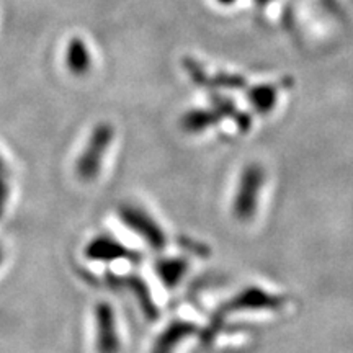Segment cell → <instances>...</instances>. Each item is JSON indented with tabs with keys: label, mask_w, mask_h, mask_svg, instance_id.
<instances>
[{
	"label": "cell",
	"mask_w": 353,
	"mask_h": 353,
	"mask_svg": "<svg viewBox=\"0 0 353 353\" xmlns=\"http://www.w3.org/2000/svg\"><path fill=\"white\" fill-rule=\"evenodd\" d=\"M118 216L123 224L134 231L139 237L148 242L152 249L161 250L165 247V234L161 226L143 208L134 205H121L118 208Z\"/></svg>",
	"instance_id": "cell-1"
},
{
	"label": "cell",
	"mask_w": 353,
	"mask_h": 353,
	"mask_svg": "<svg viewBox=\"0 0 353 353\" xmlns=\"http://www.w3.org/2000/svg\"><path fill=\"white\" fill-rule=\"evenodd\" d=\"M263 183V174L260 172L259 167H250L242 175L239 190L234 198L232 213L239 221L250 219L257 211L259 203V192Z\"/></svg>",
	"instance_id": "cell-2"
},
{
	"label": "cell",
	"mask_w": 353,
	"mask_h": 353,
	"mask_svg": "<svg viewBox=\"0 0 353 353\" xmlns=\"http://www.w3.org/2000/svg\"><path fill=\"white\" fill-rule=\"evenodd\" d=\"M97 322V352L120 353L121 341L117 327V317L108 303H99L95 307Z\"/></svg>",
	"instance_id": "cell-3"
},
{
	"label": "cell",
	"mask_w": 353,
	"mask_h": 353,
	"mask_svg": "<svg viewBox=\"0 0 353 353\" xmlns=\"http://www.w3.org/2000/svg\"><path fill=\"white\" fill-rule=\"evenodd\" d=\"M107 283L112 286V288H126L130 290L132 293V296L136 298V301L139 303L141 309H143L144 316L148 317V319H157L159 317V309L156 307V304L152 301V296H151V291H149L148 285L144 283V280H141L138 275H134V273H128V275H123V276H118L114 275V273L108 272L107 273Z\"/></svg>",
	"instance_id": "cell-4"
},
{
	"label": "cell",
	"mask_w": 353,
	"mask_h": 353,
	"mask_svg": "<svg viewBox=\"0 0 353 353\" xmlns=\"http://www.w3.org/2000/svg\"><path fill=\"white\" fill-rule=\"evenodd\" d=\"M110 138H112V132L105 128H101L94 134V138L90 139V144L83 151L81 161L77 162V175L82 180H94L100 172L101 165V156L107 151Z\"/></svg>",
	"instance_id": "cell-5"
},
{
	"label": "cell",
	"mask_w": 353,
	"mask_h": 353,
	"mask_svg": "<svg viewBox=\"0 0 353 353\" xmlns=\"http://www.w3.org/2000/svg\"><path fill=\"white\" fill-rule=\"evenodd\" d=\"M87 259L95 260V262H114V260L128 259L131 262H138L139 255L128 249L121 242L114 241L110 236H99L92 239L85 247Z\"/></svg>",
	"instance_id": "cell-6"
},
{
	"label": "cell",
	"mask_w": 353,
	"mask_h": 353,
	"mask_svg": "<svg viewBox=\"0 0 353 353\" xmlns=\"http://www.w3.org/2000/svg\"><path fill=\"white\" fill-rule=\"evenodd\" d=\"M192 332L193 327L190 324L174 322V324H170L164 332L159 335L156 343H154L152 353H174L175 347Z\"/></svg>",
	"instance_id": "cell-7"
},
{
	"label": "cell",
	"mask_w": 353,
	"mask_h": 353,
	"mask_svg": "<svg viewBox=\"0 0 353 353\" xmlns=\"http://www.w3.org/2000/svg\"><path fill=\"white\" fill-rule=\"evenodd\" d=\"M157 276L169 290H174L180 283L185 272H187V260L183 259H161L157 260L156 265Z\"/></svg>",
	"instance_id": "cell-8"
},
{
	"label": "cell",
	"mask_w": 353,
	"mask_h": 353,
	"mask_svg": "<svg viewBox=\"0 0 353 353\" xmlns=\"http://www.w3.org/2000/svg\"><path fill=\"white\" fill-rule=\"evenodd\" d=\"M8 200V183H7V174L6 167H3L2 159H0V218L3 216L6 211V205Z\"/></svg>",
	"instance_id": "cell-9"
},
{
	"label": "cell",
	"mask_w": 353,
	"mask_h": 353,
	"mask_svg": "<svg viewBox=\"0 0 353 353\" xmlns=\"http://www.w3.org/2000/svg\"><path fill=\"white\" fill-rule=\"evenodd\" d=\"M2 260H3V249L0 247V265H2Z\"/></svg>",
	"instance_id": "cell-10"
}]
</instances>
